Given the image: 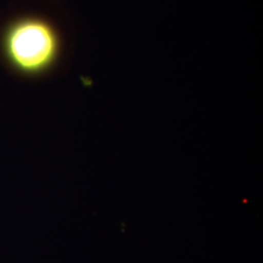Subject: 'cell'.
Instances as JSON below:
<instances>
[{
	"label": "cell",
	"mask_w": 263,
	"mask_h": 263,
	"mask_svg": "<svg viewBox=\"0 0 263 263\" xmlns=\"http://www.w3.org/2000/svg\"><path fill=\"white\" fill-rule=\"evenodd\" d=\"M8 50L13 61L22 68L39 69L47 66L56 55V35L47 24L28 21L11 31Z\"/></svg>",
	"instance_id": "1"
}]
</instances>
